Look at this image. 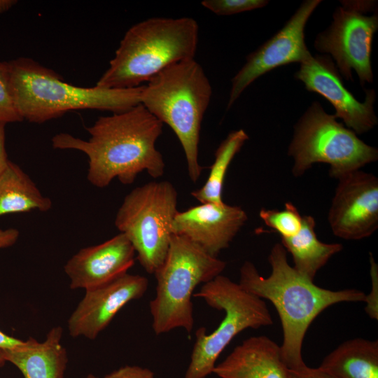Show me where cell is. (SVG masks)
Returning a JSON list of instances; mask_svg holds the SVG:
<instances>
[{
    "mask_svg": "<svg viewBox=\"0 0 378 378\" xmlns=\"http://www.w3.org/2000/svg\"><path fill=\"white\" fill-rule=\"evenodd\" d=\"M321 2H302L285 25L272 38L246 57V62L232 79L227 109L255 79L272 69L292 62H302L310 55L304 41V28L312 13Z\"/></svg>",
    "mask_w": 378,
    "mask_h": 378,
    "instance_id": "11",
    "label": "cell"
},
{
    "mask_svg": "<svg viewBox=\"0 0 378 378\" xmlns=\"http://www.w3.org/2000/svg\"><path fill=\"white\" fill-rule=\"evenodd\" d=\"M19 235L20 232L15 228L0 229V249L14 245Z\"/></svg>",
    "mask_w": 378,
    "mask_h": 378,
    "instance_id": "29",
    "label": "cell"
},
{
    "mask_svg": "<svg viewBox=\"0 0 378 378\" xmlns=\"http://www.w3.org/2000/svg\"><path fill=\"white\" fill-rule=\"evenodd\" d=\"M211 95L210 81L195 59L166 67L144 85L141 93L140 104L176 134L193 183L199 179L203 169L198 161L199 142L202 122Z\"/></svg>",
    "mask_w": 378,
    "mask_h": 378,
    "instance_id": "5",
    "label": "cell"
},
{
    "mask_svg": "<svg viewBox=\"0 0 378 378\" xmlns=\"http://www.w3.org/2000/svg\"><path fill=\"white\" fill-rule=\"evenodd\" d=\"M266 0H204L202 6L218 15H230L265 6Z\"/></svg>",
    "mask_w": 378,
    "mask_h": 378,
    "instance_id": "25",
    "label": "cell"
},
{
    "mask_svg": "<svg viewBox=\"0 0 378 378\" xmlns=\"http://www.w3.org/2000/svg\"><path fill=\"white\" fill-rule=\"evenodd\" d=\"M288 378H335L319 368H310L307 365L296 370L288 369Z\"/></svg>",
    "mask_w": 378,
    "mask_h": 378,
    "instance_id": "28",
    "label": "cell"
},
{
    "mask_svg": "<svg viewBox=\"0 0 378 378\" xmlns=\"http://www.w3.org/2000/svg\"><path fill=\"white\" fill-rule=\"evenodd\" d=\"M4 363H5V361L4 360V359H3L2 356H1V352H0V366L3 365Z\"/></svg>",
    "mask_w": 378,
    "mask_h": 378,
    "instance_id": "33",
    "label": "cell"
},
{
    "mask_svg": "<svg viewBox=\"0 0 378 378\" xmlns=\"http://www.w3.org/2000/svg\"><path fill=\"white\" fill-rule=\"evenodd\" d=\"M177 202L172 183L151 181L129 192L117 211L116 228L129 239L148 274H154L167 255Z\"/></svg>",
    "mask_w": 378,
    "mask_h": 378,
    "instance_id": "9",
    "label": "cell"
},
{
    "mask_svg": "<svg viewBox=\"0 0 378 378\" xmlns=\"http://www.w3.org/2000/svg\"><path fill=\"white\" fill-rule=\"evenodd\" d=\"M85 378H98L97 377H96L94 374H89L88 375H87V377Z\"/></svg>",
    "mask_w": 378,
    "mask_h": 378,
    "instance_id": "34",
    "label": "cell"
},
{
    "mask_svg": "<svg viewBox=\"0 0 378 378\" xmlns=\"http://www.w3.org/2000/svg\"><path fill=\"white\" fill-rule=\"evenodd\" d=\"M51 207L50 199L43 196L31 178L10 160L0 176V216L34 210L48 211Z\"/></svg>",
    "mask_w": 378,
    "mask_h": 378,
    "instance_id": "21",
    "label": "cell"
},
{
    "mask_svg": "<svg viewBox=\"0 0 378 378\" xmlns=\"http://www.w3.org/2000/svg\"><path fill=\"white\" fill-rule=\"evenodd\" d=\"M5 125L0 122V176L8 167L9 160L5 146Z\"/></svg>",
    "mask_w": 378,
    "mask_h": 378,
    "instance_id": "30",
    "label": "cell"
},
{
    "mask_svg": "<svg viewBox=\"0 0 378 378\" xmlns=\"http://www.w3.org/2000/svg\"><path fill=\"white\" fill-rule=\"evenodd\" d=\"M135 256L132 244L120 232L102 244L81 248L66 262L64 270L71 289L85 290L127 273Z\"/></svg>",
    "mask_w": 378,
    "mask_h": 378,
    "instance_id": "16",
    "label": "cell"
},
{
    "mask_svg": "<svg viewBox=\"0 0 378 378\" xmlns=\"http://www.w3.org/2000/svg\"><path fill=\"white\" fill-rule=\"evenodd\" d=\"M17 2L16 0H0V15L10 9Z\"/></svg>",
    "mask_w": 378,
    "mask_h": 378,
    "instance_id": "32",
    "label": "cell"
},
{
    "mask_svg": "<svg viewBox=\"0 0 378 378\" xmlns=\"http://www.w3.org/2000/svg\"><path fill=\"white\" fill-rule=\"evenodd\" d=\"M248 139V134L241 129L228 134L215 152V160L206 182L191 192L194 198L201 204L224 202L222 194L226 172L234 157Z\"/></svg>",
    "mask_w": 378,
    "mask_h": 378,
    "instance_id": "22",
    "label": "cell"
},
{
    "mask_svg": "<svg viewBox=\"0 0 378 378\" xmlns=\"http://www.w3.org/2000/svg\"><path fill=\"white\" fill-rule=\"evenodd\" d=\"M22 120L13 101L8 62L0 61V122L6 125Z\"/></svg>",
    "mask_w": 378,
    "mask_h": 378,
    "instance_id": "24",
    "label": "cell"
},
{
    "mask_svg": "<svg viewBox=\"0 0 378 378\" xmlns=\"http://www.w3.org/2000/svg\"><path fill=\"white\" fill-rule=\"evenodd\" d=\"M335 378H378V341L354 338L328 354L318 367Z\"/></svg>",
    "mask_w": 378,
    "mask_h": 378,
    "instance_id": "19",
    "label": "cell"
},
{
    "mask_svg": "<svg viewBox=\"0 0 378 378\" xmlns=\"http://www.w3.org/2000/svg\"><path fill=\"white\" fill-rule=\"evenodd\" d=\"M198 39L199 26L192 18L141 21L126 31L96 85L115 89L140 86L166 67L195 59Z\"/></svg>",
    "mask_w": 378,
    "mask_h": 378,
    "instance_id": "4",
    "label": "cell"
},
{
    "mask_svg": "<svg viewBox=\"0 0 378 378\" xmlns=\"http://www.w3.org/2000/svg\"><path fill=\"white\" fill-rule=\"evenodd\" d=\"M260 217L266 225L274 230L281 238L296 234L302 223V216L292 202H286L282 210L262 209Z\"/></svg>",
    "mask_w": 378,
    "mask_h": 378,
    "instance_id": "23",
    "label": "cell"
},
{
    "mask_svg": "<svg viewBox=\"0 0 378 378\" xmlns=\"http://www.w3.org/2000/svg\"><path fill=\"white\" fill-rule=\"evenodd\" d=\"M8 64L13 101L23 120L43 123L80 109L118 113L140 104L144 85L124 89L79 87L66 83L54 71L30 58H17Z\"/></svg>",
    "mask_w": 378,
    "mask_h": 378,
    "instance_id": "3",
    "label": "cell"
},
{
    "mask_svg": "<svg viewBox=\"0 0 378 378\" xmlns=\"http://www.w3.org/2000/svg\"><path fill=\"white\" fill-rule=\"evenodd\" d=\"M104 378H155L153 372L137 365H125L104 376Z\"/></svg>",
    "mask_w": 378,
    "mask_h": 378,
    "instance_id": "27",
    "label": "cell"
},
{
    "mask_svg": "<svg viewBox=\"0 0 378 378\" xmlns=\"http://www.w3.org/2000/svg\"><path fill=\"white\" fill-rule=\"evenodd\" d=\"M225 267V261L188 238L172 234L165 259L153 274L156 294L149 307L155 334L181 328L190 335L194 325L191 298L195 288L221 274Z\"/></svg>",
    "mask_w": 378,
    "mask_h": 378,
    "instance_id": "6",
    "label": "cell"
},
{
    "mask_svg": "<svg viewBox=\"0 0 378 378\" xmlns=\"http://www.w3.org/2000/svg\"><path fill=\"white\" fill-rule=\"evenodd\" d=\"M24 342L23 340H18L13 337L9 336L0 330V349H14Z\"/></svg>",
    "mask_w": 378,
    "mask_h": 378,
    "instance_id": "31",
    "label": "cell"
},
{
    "mask_svg": "<svg viewBox=\"0 0 378 378\" xmlns=\"http://www.w3.org/2000/svg\"><path fill=\"white\" fill-rule=\"evenodd\" d=\"M268 262L271 273L264 277L253 263L245 261L240 268L239 284L274 306L283 330L280 345L282 360L288 369H299L306 365L302 345L313 321L333 304L365 302L366 294L358 289L333 290L316 285L290 265L287 252L281 243L272 246Z\"/></svg>",
    "mask_w": 378,
    "mask_h": 378,
    "instance_id": "2",
    "label": "cell"
},
{
    "mask_svg": "<svg viewBox=\"0 0 378 378\" xmlns=\"http://www.w3.org/2000/svg\"><path fill=\"white\" fill-rule=\"evenodd\" d=\"M211 308L222 310L225 316L211 333L204 327L195 332V342L184 378H206L213 373L216 360L239 332L272 324L265 301L244 290L239 283L220 274L202 284L193 294Z\"/></svg>",
    "mask_w": 378,
    "mask_h": 378,
    "instance_id": "7",
    "label": "cell"
},
{
    "mask_svg": "<svg viewBox=\"0 0 378 378\" xmlns=\"http://www.w3.org/2000/svg\"><path fill=\"white\" fill-rule=\"evenodd\" d=\"M288 155L293 158L291 171L295 177L315 163H326L330 167V176L339 179L377 161L378 150L314 102L294 126Z\"/></svg>",
    "mask_w": 378,
    "mask_h": 378,
    "instance_id": "8",
    "label": "cell"
},
{
    "mask_svg": "<svg viewBox=\"0 0 378 378\" xmlns=\"http://www.w3.org/2000/svg\"><path fill=\"white\" fill-rule=\"evenodd\" d=\"M148 286L146 277L125 273L107 284L85 290L68 319L69 335L95 339L126 304L143 297Z\"/></svg>",
    "mask_w": 378,
    "mask_h": 378,
    "instance_id": "14",
    "label": "cell"
},
{
    "mask_svg": "<svg viewBox=\"0 0 378 378\" xmlns=\"http://www.w3.org/2000/svg\"><path fill=\"white\" fill-rule=\"evenodd\" d=\"M338 180L328 211L333 234L346 240H360L378 228V178L361 170Z\"/></svg>",
    "mask_w": 378,
    "mask_h": 378,
    "instance_id": "12",
    "label": "cell"
},
{
    "mask_svg": "<svg viewBox=\"0 0 378 378\" xmlns=\"http://www.w3.org/2000/svg\"><path fill=\"white\" fill-rule=\"evenodd\" d=\"M295 78L301 80L308 91L326 99L335 108V117L342 119L356 134L365 133L377 124L373 108L375 92L366 90L365 101L358 102L343 85L340 72L329 56L310 55L300 63Z\"/></svg>",
    "mask_w": 378,
    "mask_h": 378,
    "instance_id": "13",
    "label": "cell"
},
{
    "mask_svg": "<svg viewBox=\"0 0 378 378\" xmlns=\"http://www.w3.org/2000/svg\"><path fill=\"white\" fill-rule=\"evenodd\" d=\"M316 222L312 216H303L300 231L295 235L281 238V244L293 257L294 269L304 277H314L328 260L342 250L340 243L321 241L315 232Z\"/></svg>",
    "mask_w": 378,
    "mask_h": 378,
    "instance_id": "20",
    "label": "cell"
},
{
    "mask_svg": "<svg viewBox=\"0 0 378 378\" xmlns=\"http://www.w3.org/2000/svg\"><path fill=\"white\" fill-rule=\"evenodd\" d=\"M62 328H52L45 340L32 337L14 348L1 349L5 362L14 365L24 378H64L68 357L61 343Z\"/></svg>",
    "mask_w": 378,
    "mask_h": 378,
    "instance_id": "18",
    "label": "cell"
},
{
    "mask_svg": "<svg viewBox=\"0 0 378 378\" xmlns=\"http://www.w3.org/2000/svg\"><path fill=\"white\" fill-rule=\"evenodd\" d=\"M248 216L238 206L204 203L178 211L172 223L173 234L183 236L217 257L227 248Z\"/></svg>",
    "mask_w": 378,
    "mask_h": 378,
    "instance_id": "15",
    "label": "cell"
},
{
    "mask_svg": "<svg viewBox=\"0 0 378 378\" xmlns=\"http://www.w3.org/2000/svg\"><path fill=\"white\" fill-rule=\"evenodd\" d=\"M333 13L330 25L320 32L314 41L315 48L329 53L336 61L339 72L346 80H353L354 70L362 85L372 83V42L378 28L377 13L366 15L374 5L371 1H342Z\"/></svg>",
    "mask_w": 378,
    "mask_h": 378,
    "instance_id": "10",
    "label": "cell"
},
{
    "mask_svg": "<svg viewBox=\"0 0 378 378\" xmlns=\"http://www.w3.org/2000/svg\"><path fill=\"white\" fill-rule=\"evenodd\" d=\"M288 372L280 346L265 335L244 340L213 371L220 378H288Z\"/></svg>",
    "mask_w": 378,
    "mask_h": 378,
    "instance_id": "17",
    "label": "cell"
},
{
    "mask_svg": "<svg viewBox=\"0 0 378 378\" xmlns=\"http://www.w3.org/2000/svg\"><path fill=\"white\" fill-rule=\"evenodd\" d=\"M162 127L163 123L139 104L99 117L86 128L88 140L59 133L52 144L57 149L84 153L88 158L87 178L95 187L105 188L115 178L130 185L144 171L154 178L164 174L165 163L155 147Z\"/></svg>",
    "mask_w": 378,
    "mask_h": 378,
    "instance_id": "1",
    "label": "cell"
},
{
    "mask_svg": "<svg viewBox=\"0 0 378 378\" xmlns=\"http://www.w3.org/2000/svg\"><path fill=\"white\" fill-rule=\"evenodd\" d=\"M370 276H371V290L368 295L366 294L365 312L368 316L377 320L378 318V267L374 261L372 255H370Z\"/></svg>",
    "mask_w": 378,
    "mask_h": 378,
    "instance_id": "26",
    "label": "cell"
}]
</instances>
